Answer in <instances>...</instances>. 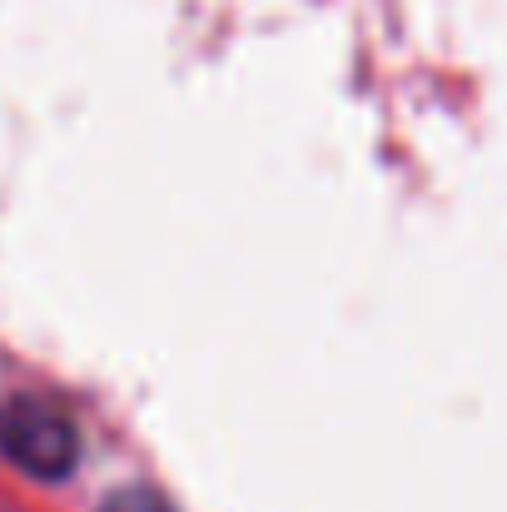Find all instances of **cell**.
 <instances>
[{
  "label": "cell",
  "instance_id": "obj_1",
  "mask_svg": "<svg viewBox=\"0 0 507 512\" xmlns=\"http://www.w3.org/2000/svg\"><path fill=\"white\" fill-rule=\"evenodd\" d=\"M0 453L30 478H65L80 443L75 428L40 398H5L0 403Z\"/></svg>",
  "mask_w": 507,
  "mask_h": 512
},
{
  "label": "cell",
  "instance_id": "obj_2",
  "mask_svg": "<svg viewBox=\"0 0 507 512\" xmlns=\"http://www.w3.org/2000/svg\"><path fill=\"white\" fill-rule=\"evenodd\" d=\"M105 512H169L165 498H155V493H145V488H130V493H115Z\"/></svg>",
  "mask_w": 507,
  "mask_h": 512
}]
</instances>
